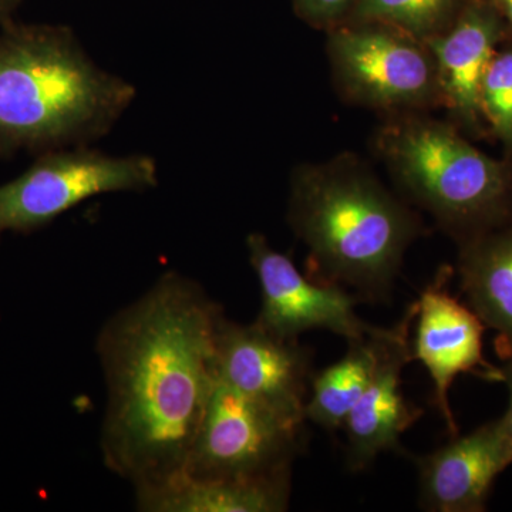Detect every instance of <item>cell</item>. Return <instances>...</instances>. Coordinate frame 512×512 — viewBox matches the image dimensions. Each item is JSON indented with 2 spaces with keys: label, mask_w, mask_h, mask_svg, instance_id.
Wrapping results in <instances>:
<instances>
[{
  "label": "cell",
  "mask_w": 512,
  "mask_h": 512,
  "mask_svg": "<svg viewBox=\"0 0 512 512\" xmlns=\"http://www.w3.org/2000/svg\"><path fill=\"white\" fill-rule=\"evenodd\" d=\"M222 313L197 282L167 272L97 338L107 387L101 454L134 488L184 473L217 384Z\"/></svg>",
  "instance_id": "obj_1"
},
{
  "label": "cell",
  "mask_w": 512,
  "mask_h": 512,
  "mask_svg": "<svg viewBox=\"0 0 512 512\" xmlns=\"http://www.w3.org/2000/svg\"><path fill=\"white\" fill-rule=\"evenodd\" d=\"M123 77L100 69L62 25L0 26V160L90 147L136 99Z\"/></svg>",
  "instance_id": "obj_2"
},
{
  "label": "cell",
  "mask_w": 512,
  "mask_h": 512,
  "mask_svg": "<svg viewBox=\"0 0 512 512\" xmlns=\"http://www.w3.org/2000/svg\"><path fill=\"white\" fill-rule=\"evenodd\" d=\"M289 222L311 255L309 278L353 289L359 301L392 291L416 217L353 161L305 165L292 177Z\"/></svg>",
  "instance_id": "obj_3"
},
{
  "label": "cell",
  "mask_w": 512,
  "mask_h": 512,
  "mask_svg": "<svg viewBox=\"0 0 512 512\" xmlns=\"http://www.w3.org/2000/svg\"><path fill=\"white\" fill-rule=\"evenodd\" d=\"M379 148L414 200L447 227H464L497 214L511 177L453 128L419 117L384 127Z\"/></svg>",
  "instance_id": "obj_4"
},
{
  "label": "cell",
  "mask_w": 512,
  "mask_h": 512,
  "mask_svg": "<svg viewBox=\"0 0 512 512\" xmlns=\"http://www.w3.org/2000/svg\"><path fill=\"white\" fill-rule=\"evenodd\" d=\"M157 185L156 160L146 154L107 156L90 147L47 151L15 180L0 185V238L45 228L97 195Z\"/></svg>",
  "instance_id": "obj_5"
},
{
  "label": "cell",
  "mask_w": 512,
  "mask_h": 512,
  "mask_svg": "<svg viewBox=\"0 0 512 512\" xmlns=\"http://www.w3.org/2000/svg\"><path fill=\"white\" fill-rule=\"evenodd\" d=\"M305 424L218 382L205 409L184 473L198 478H259L292 471Z\"/></svg>",
  "instance_id": "obj_6"
},
{
  "label": "cell",
  "mask_w": 512,
  "mask_h": 512,
  "mask_svg": "<svg viewBox=\"0 0 512 512\" xmlns=\"http://www.w3.org/2000/svg\"><path fill=\"white\" fill-rule=\"evenodd\" d=\"M329 55L342 89L360 103L412 109L440 97L429 47L390 26L336 30L329 39Z\"/></svg>",
  "instance_id": "obj_7"
},
{
  "label": "cell",
  "mask_w": 512,
  "mask_h": 512,
  "mask_svg": "<svg viewBox=\"0 0 512 512\" xmlns=\"http://www.w3.org/2000/svg\"><path fill=\"white\" fill-rule=\"evenodd\" d=\"M218 382L268 407L284 419L305 424V404L313 379L312 357L298 339L221 316L215 332Z\"/></svg>",
  "instance_id": "obj_8"
},
{
  "label": "cell",
  "mask_w": 512,
  "mask_h": 512,
  "mask_svg": "<svg viewBox=\"0 0 512 512\" xmlns=\"http://www.w3.org/2000/svg\"><path fill=\"white\" fill-rule=\"evenodd\" d=\"M247 247L261 288V311L255 322L268 332L298 339L308 330L325 329L353 342L375 329L357 316L356 295L302 275L291 258L272 248L264 235H249Z\"/></svg>",
  "instance_id": "obj_9"
},
{
  "label": "cell",
  "mask_w": 512,
  "mask_h": 512,
  "mask_svg": "<svg viewBox=\"0 0 512 512\" xmlns=\"http://www.w3.org/2000/svg\"><path fill=\"white\" fill-rule=\"evenodd\" d=\"M451 269L441 268L420 293L414 318L413 359L426 367L434 384V404L457 434V424L448 402V392L457 376L476 373L488 380H501L483 355L484 323L470 306L463 305L448 289Z\"/></svg>",
  "instance_id": "obj_10"
},
{
  "label": "cell",
  "mask_w": 512,
  "mask_h": 512,
  "mask_svg": "<svg viewBox=\"0 0 512 512\" xmlns=\"http://www.w3.org/2000/svg\"><path fill=\"white\" fill-rule=\"evenodd\" d=\"M417 303L409 305L393 328L383 330L375 375L343 424L350 470H366L380 454L400 450V437L423 416L402 389L404 367L413 360L410 329Z\"/></svg>",
  "instance_id": "obj_11"
},
{
  "label": "cell",
  "mask_w": 512,
  "mask_h": 512,
  "mask_svg": "<svg viewBox=\"0 0 512 512\" xmlns=\"http://www.w3.org/2000/svg\"><path fill=\"white\" fill-rule=\"evenodd\" d=\"M421 508L433 512H481L491 488L512 464V440L504 417L416 460Z\"/></svg>",
  "instance_id": "obj_12"
},
{
  "label": "cell",
  "mask_w": 512,
  "mask_h": 512,
  "mask_svg": "<svg viewBox=\"0 0 512 512\" xmlns=\"http://www.w3.org/2000/svg\"><path fill=\"white\" fill-rule=\"evenodd\" d=\"M501 36L497 15L485 6H471L446 32L427 39L436 62L440 97L466 123L481 116L480 90Z\"/></svg>",
  "instance_id": "obj_13"
},
{
  "label": "cell",
  "mask_w": 512,
  "mask_h": 512,
  "mask_svg": "<svg viewBox=\"0 0 512 512\" xmlns=\"http://www.w3.org/2000/svg\"><path fill=\"white\" fill-rule=\"evenodd\" d=\"M291 473L259 478H198L187 473L134 488L144 512H282L291 498Z\"/></svg>",
  "instance_id": "obj_14"
},
{
  "label": "cell",
  "mask_w": 512,
  "mask_h": 512,
  "mask_svg": "<svg viewBox=\"0 0 512 512\" xmlns=\"http://www.w3.org/2000/svg\"><path fill=\"white\" fill-rule=\"evenodd\" d=\"M460 278L471 311L497 332L500 355L512 357V228L467 245Z\"/></svg>",
  "instance_id": "obj_15"
},
{
  "label": "cell",
  "mask_w": 512,
  "mask_h": 512,
  "mask_svg": "<svg viewBox=\"0 0 512 512\" xmlns=\"http://www.w3.org/2000/svg\"><path fill=\"white\" fill-rule=\"evenodd\" d=\"M383 328L349 343L348 353L313 376L305 404V420L325 430L343 429L349 413L363 396L375 375L382 353Z\"/></svg>",
  "instance_id": "obj_16"
},
{
  "label": "cell",
  "mask_w": 512,
  "mask_h": 512,
  "mask_svg": "<svg viewBox=\"0 0 512 512\" xmlns=\"http://www.w3.org/2000/svg\"><path fill=\"white\" fill-rule=\"evenodd\" d=\"M453 5L454 0H359L356 15L426 42L443 32Z\"/></svg>",
  "instance_id": "obj_17"
},
{
  "label": "cell",
  "mask_w": 512,
  "mask_h": 512,
  "mask_svg": "<svg viewBox=\"0 0 512 512\" xmlns=\"http://www.w3.org/2000/svg\"><path fill=\"white\" fill-rule=\"evenodd\" d=\"M480 107L495 134L512 147V50L495 52L488 64L481 83Z\"/></svg>",
  "instance_id": "obj_18"
},
{
  "label": "cell",
  "mask_w": 512,
  "mask_h": 512,
  "mask_svg": "<svg viewBox=\"0 0 512 512\" xmlns=\"http://www.w3.org/2000/svg\"><path fill=\"white\" fill-rule=\"evenodd\" d=\"M359 0H295L296 8L312 22H329L339 18Z\"/></svg>",
  "instance_id": "obj_19"
},
{
  "label": "cell",
  "mask_w": 512,
  "mask_h": 512,
  "mask_svg": "<svg viewBox=\"0 0 512 512\" xmlns=\"http://www.w3.org/2000/svg\"><path fill=\"white\" fill-rule=\"evenodd\" d=\"M508 362L505 363L504 367H501V382L507 384L508 396H510V402H508L507 412L504 414L505 424H507L508 433H510L512 440V357H508Z\"/></svg>",
  "instance_id": "obj_20"
},
{
  "label": "cell",
  "mask_w": 512,
  "mask_h": 512,
  "mask_svg": "<svg viewBox=\"0 0 512 512\" xmlns=\"http://www.w3.org/2000/svg\"><path fill=\"white\" fill-rule=\"evenodd\" d=\"M22 0H0V26L13 19V13L19 8Z\"/></svg>",
  "instance_id": "obj_21"
},
{
  "label": "cell",
  "mask_w": 512,
  "mask_h": 512,
  "mask_svg": "<svg viewBox=\"0 0 512 512\" xmlns=\"http://www.w3.org/2000/svg\"><path fill=\"white\" fill-rule=\"evenodd\" d=\"M494 5L512 25V0H494Z\"/></svg>",
  "instance_id": "obj_22"
}]
</instances>
